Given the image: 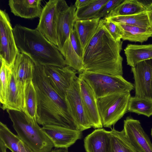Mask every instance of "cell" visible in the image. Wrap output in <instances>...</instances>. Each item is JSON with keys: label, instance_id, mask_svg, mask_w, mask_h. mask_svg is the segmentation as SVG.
<instances>
[{"label": "cell", "instance_id": "cell-9", "mask_svg": "<svg viewBox=\"0 0 152 152\" xmlns=\"http://www.w3.org/2000/svg\"><path fill=\"white\" fill-rule=\"evenodd\" d=\"M65 100L77 130L82 132L92 127L83 104L78 77H76L68 90Z\"/></svg>", "mask_w": 152, "mask_h": 152}, {"label": "cell", "instance_id": "cell-35", "mask_svg": "<svg viewBox=\"0 0 152 152\" xmlns=\"http://www.w3.org/2000/svg\"><path fill=\"white\" fill-rule=\"evenodd\" d=\"M92 1V0H77L74 5L77 9L86 6Z\"/></svg>", "mask_w": 152, "mask_h": 152}, {"label": "cell", "instance_id": "cell-11", "mask_svg": "<svg viewBox=\"0 0 152 152\" xmlns=\"http://www.w3.org/2000/svg\"><path fill=\"white\" fill-rule=\"evenodd\" d=\"M35 65L29 57L24 54L19 53L16 57L12 69L20 94L23 111L25 108L26 88L32 80Z\"/></svg>", "mask_w": 152, "mask_h": 152}, {"label": "cell", "instance_id": "cell-16", "mask_svg": "<svg viewBox=\"0 0 152 152\" xmlns=\"http://www.w3.org/2000/svg\"><path fill=\"white\" fill-rule=\"evenodd\" d=\"M80 94L87 117L94 128H101L103 126L99 115L96 99L89 85L79 76Z\"/></svg>", "mask_w": 152, "mask_h": 152}, {"label": "cell", "instance_id": "cell-17", "mask_svg": "<svg viewBox=\"0 0 152 152\" xmlns=\"http://www.w3.org/2000/svg\"><path fill=\"white\" fill-rule=\"evenodd\" d=\"M77 9L75 5H67L60 12L56 26L58 48L59 51L69 38L74 29L77 20L75 12Z\"/></svg>", "mask_w": 152, "mask_h": 152}, {"label": "cell", "instance_id": "cell-15", "mask_svg": "<svg viewBox=\"0 0 152 152\" xmlns=\"http://www.w3.org/2000/svg\"><path fill=\"white\" fill-rule=\"evenodd\" d=\"M42 128L56 148H68L82 136V132L61 126L45 125Z\"/></svg>", "mask_w": 152, "mask_h": 152}, {"label": "cell", "instance_id": "cell-21", "mask_svg": "<svg viewBox=\"0 0 152 152\" xmlns=\"http://www.w3.org/2000/svg\"><path fill=\"white\" fill-rule=\"evenodd\" d=\"M0 140L12 152H34L19 136L13 133L6 124L1 122Z\"/></svg>", "mask_w": 152, "mask_h": 152}, {"label": "cell", "instance_id": "cell-34", "mask_svg": "<svg viewBox=\"0 0 152 152\" xmlns=\"http://www.w3.org/2000/svg\"><path fill=\"white\" fill-rule=\"evenodd\" d=\"M145 11L147 13L149 22L152 28V2L146 5Z\"/></svg>", "mask_w": 152, "mask_h": 152}, {"label": "cell", "instance_id": "cell-14", "mask_svg": "<svg viewBox=\"0 0 152 152\" xmlns=\"http://www.w3.org/2000/svg\"><path fill=\"white\" fill-rule=\"evenodd\" d=\"M59 51L64 59L66 66L80 73L84 71L83 63V51L74 28Z\"/></svg>", "mask_w": 152, "mask_h": 152}, {"label": "cell", "instance_id": "cell-31", "mask_svg": "<svg viewBox=\"0 0 152 152\" xmlns=\"http://www.w3.org/2000/svg\"><path fill=\"white\" fill-rule=\"evenodd\" d=\"M0 101L3 104L5 102L7 93L12 70L4 60L0 59Z\"/></svg>", "mask_w": 152, "mask_h": 152}, {"label": "cell", "instance_id": "cell-18", "mask_svg": "<svg viewBox=\"0 0 152 152\" xmlns=\"http://www.w3.org/2000/svg\"><path fill=\"white\" fill-rule=\"evenodd\" d=\"M86 152H112L110 131L103 128L95 129L84 140Z\"/></svg>", "mask_w": 152, "mask_h": 152}, {"label": "cell", "instance_id": "cell-8", "mask_svg": "<svg viewBox=\"0 0 152 152\" xmlns=\"http://www.w3.org/2000/svg\"><path fill=\"white\" fill-rule=\"evenodd\" d=\"M13 28L8 14L0 10V58L12 69L20 53L14 38Z\"/></svg>", "mask_w": 152, "mask_h": 152}, {"label": "cell", "instance_id": "cell-32", "mask_svg": "<svg viewBox=\"0 0 152 152\" xmlns=\"http://www.w3.org/2000/svg\"><path fill=\"white\" fill-rule=\"evenodd\" d=\"M101 19L104 25L114 39L116 41L121 40L123 31L118 25L109 19L105 18Z\"/></svg>", "mask_w": 152, "mask_h": 152}, {"label": "cell", "instance_id": "cell-2", "mask_svg": "<svg viewBox=\"0 0 152 152\" xmlns=\"http://www.w3.org/2000/svg\"><path fill=\"white\" fill-rule=\"evenodd\" d=\"M32 80L36 93V121L38 124L43 126L54 125L78 130L65 100L51 86L43 66L35 65Z\"/></svg>", "mask_w": 152, "mask_h": 152}, {"label": "cell", "instance_id": "cell-20", "mask_svg": "<svg viewBox=\"0 0 152 152\" xmlns=\"http://www.w3.org/2000/svg\"><path fill=\"white\" fill-rule=\"evenodd\" d=\"M124 51L127 64L131 67L141 62L152 59V44H128Z\"/></svg>", "mask_w": 152, "mask_h": 152}, {"label": "cell", "instance_id": "cell-27", "mask_svg": "<svg viewBox=\"0 0 152 152\" xmlns=\"http://www.w3.org/2000/svg\"><path fill=\"white\" fill-rule=\"evenodd\" d=\"M110 132L112 152H136L126 136L124 129L119 131L113 128Z\"/></svg>", "mask_w": 152, "mask_h": 152}, {"label": "cell", "instance_id": "cell-29", "mask_svg": "<svg viewBox=\"0 0 152 152\" xmlns=\"http://www.w3.org/2000/svg\"><path fill=\"white\" fill-rule=\"evenodd\" d=\"M109 0H92L82 7L77 9L75 15L77 20L91 19L96 17L98 12Z\"/></svg>", "mask_w": 152, "mask_h": 152}, {"label": "cell", "instance_id": "cell-10", "mask_svg": "<svg viewBox=\"0 0 152 152\" xmlns=\"http://www.w3.org/2000/svg\"><path fill=\"white\" fill-rule=\"evenodd\" d=\"M43 66L51 86L62 98L65 100L67 92L77 77L76 71L68 66L64 67Z\"/></svg>", "mask_w": 152, "mask_h": 152}, {"label": "cell", "instance_id": "cell-4", "mask_svg": "<svg viewBox=\"0 0 152 152\" xmlns=\"http://www.w3.org/2000/svg\"><path fill=\"white\" fill-rule=\"evenodd\" d=\"M12 126L19 136L34 152H50L54 145L36 120L22 110H7Z\"/></svg>", "mask_w": 152, "mask_h": 152}, {"label": "cell", "instance_id": "cell-7", "mask_svg": "<svg viewBox=\"0 0 152 152\" xmlns=\"http://www.w3.org/2000/svg\"><path fill=\"white\" fill-rule=\"evenodd\" d=\"M64 0H50L43 7L36 28L49 41L58 46L56 26L59 15L67 5Z\"/></svg>", "mask_w": 152, "mask_h": 152}, {"label": "cell", "instance_id": "cell-12", "mask_svg": "<svg viewBox=\"0 0 152 152\" xmlns=\"http://www.w3.org/2000/svg\"><path fill=\"white\" fill-rule=\"evenodd\" d=\"M134 80L135 96L152 98V59L131 67Z\"/></svg>", "mask_w": 152, "mask_h": 152}, {"label": "cell", "instance_id": "cell-19", "mask_svg": "<svg viewBox=\"0 0 152 152\" xmlns=\"http://www.w3.org/2000/svg\"><path fill=\"white\" fill-rule=\"evenodd\" d=\"M41 0H10L11 12L16 16L26 19L39 18L43 8Z\"/></svg>", "mask_w": 152, "mask_h": 152}, {"label": "cell", "instance_id": "cell-23", "mask_svg": "<svg viewBox=\"0 0 152 152\" xmlns=\"http://www.w3.org/2000/svg\"><path fill=\"white\" fill-rule=\"evenodd\" d=\"M146 5L137 0H124L105 18L126 16L145 11Z\"/></svg>", "mask_w": 152, "mask_h": 152}, {"label": "cell", "instance_id": "cell-37", "mask_svg": "<svg viewBox=\"0 0 152 152\" xmlns=\"http://www.w3.org/2000/svg\"><path fill=\"white\" fill-rule=\"evenodd\" d=\"M50 152H69L67 148H56L53 149Z\"/></svg>", "mask_w": 152, "mask_h": 152}, {"label": "cell", "instance_id": "cell-33", "mask_svg": "<svg viewBox=\"0 0 152 152\" xmlns=\"http://www.w3.org/2000/svg\"><path fill=\"white\" fill-rule=\"evenodd\" d=\"M124 0H109L100 10L95 18H106L116 7L120 4Z\"/></svg>", "mask_w": 152, "mask_h": 152}, {"label": "cell", "instance_id": "cell-38", "mask_svg": "<svg viewBox=\"0 0 152 152\" xmlns=\"http://www.w3.org/2000/svg\"><path fill=\"white\" fill-rule=\"evenodd\" d=\"M151 136H152V128L151 130Z\"/></svg>", "mask_w": 152, "mask_h": 152}, {"label": "cell", "instance_id": "cell-26", "mask_svg": "<svg viewBox=\"0 0 152 152\" xmlns=\"http://www.w3.org/2000/svg\"><path fill=\"white\" fill-rule=\"evenodd\" d=\"M106 19L116 23L152 29L146 11L131 15L114 17Z\"/></svg>", "mask_w": 152, "mask_h": 152}, {"label": "cell", "instance_id": "cell-3", "mask_svg": "<svg viewBox=\"0 0 152 152\" xmlns=\"http://www.w3.org/2000/svg\"><path fill=\"white\" fill-rule=\"evenodd\" d=\"M13 29L19 52L29 57L35 65L60 67L66 66L57 46L36 28L31 29L17 24Z\"/></svg>", "mask_w": 152, "mask_h": 152}, {"label": "cell", "instance_id": "cell-1", "mask_svg": "<svg viewBox=\"0 0 152 152\" xmlns=\"http://www.w3.org/2000/svg\"><path fill=\"white\" fill-rule=\"evenodd\" d=\"M123 41L114 39L101 18L93 37L83 52L84 71L122 76Z\"/></svg>", "mask_w": 152, "mask_h": 152}, {"label": "cell", "instance_id": "cell-6", "mask_svg": "<svg viewBox=\"0 0 152 152\" xmlns=\"http://www.w3.org/2000/svg\"><path fill=\"white\" fill-rule=\"evenodd\" d=\"M130 92L114 94L96 99L103 126L111 128L128 111Z\"/></svg>", "mask_w": 152, "mask_h": 152}, {"label": "cell", "instance_id": "cell-22", "mask_svg": "<svg viewBox=\"0 0 152 152\" xmlns=\"http://www.w3.org/2000/svg\"><path fill=\"white\" fill-rule=\"evenodd\" d=\"M101 19L95 18L85 20H76L74 28L77 35L83 51L93 37Z\"/></svg>", "mask_w": 152, "mask_h": 152}, {"label": "cell", "instance_id": "cell-25", "mask_svg": "<svg viewBox=\"0 0 152 152\" xmlns=\"http://www.w3.org/2000/svg\"><path fill=\"white\" fill-rule=\"evenodd\" d=\"M1 108L3 110H22L20 94L12 72L7 93L5 103Z\"/></svg>", "mask_w": 152, "mask_h": 152}, {"label": "cell", "instance_id": "cell-28", "mask_svg": "<svg viewBox=\"0 0 152 152\" xmlns=\"http://www.w3.org/2000/svg\"><path fill=\"white\" fill-rule=\"evenodd\" d=\"M128 111L149 117L152 115V98L131 96Z\"/></svg>", "mask_w": 152, "mask_h": 152}, {"label": "cell", "instance_id": "cell-5", "mask_svg": "<svg viewBox=\"0 0 152 152\" xmlns=\"http://www.w3.org/2000/svg\"><path fill=\"white\" fill-rule=\"evenodd\" d=\"M90 86L96 99L114 94L129 92L134 85L121 75L84 71L79 76Z\"/></svg>", "mask_w": 152, "mask_h": 152}, {"label": "cell", "instance_id": "cell-13", "mask_svg": "<svg viewBox=\"0 0 152 152\" xmlns=\"http://www.w3.org/2000/svg\"><path fill=\"white\" fill-rule=\"evenodd\" d=\"M123 129L136 152H152V143L139 121L126 117L124 121Z\"/></svg>", "mask_w": 152, "mask_h": 152}, {"label": "cell", "instance_id": "cell-36", "mask_svg": "<svg viewBox=\"0 0 152 152\" xmlns=\"http://www.w3.org/2000/svg\"><path fill=\"white\" fill-rule=\"evenodd\" d=\"M7 148L3 142L0 140V152H7Z\"/></svg>", "mask_w": 152, "mask_h": 152}, {"label": "cell", "instance_id": "cell-24", "mask_svg": "<svg viewBox=\"0 0 152 152\" xmlns=\"http://www.w3.org/2000/svg\"><path fill=\"white\" fill-rule=\"evenodd\" d=\"M117 23L123 31L122 39L132 42L142 43L152 36V29Z\"/></svg>", "mask_w": 152, "mask_h": 152}, {"label": "cell", "instance_id": "cell-30", "mask_svg": "<svg viewBox=\"0 0 152 152\" xmlns=\"http://www.w3.org/2000/svg\"><path fill=\"white\" fill-rule=\"evenodd\" d=\"M25 102L24 112L29 117L36 120L37 101L36 91L32 80L26 88Z\"/></svg>", "mask_w": 152, "mask_h": 152}]
</instances>
